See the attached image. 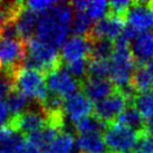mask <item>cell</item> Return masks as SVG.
Segmentation results:
<instances>
[{
	"label": "cell",
	"instance_id": "1",
	"mask_svg": "<svg viewBox=\"0 0 153 153\" xmlns=\"http://www.w3.org/2000/svg\"><path fill=\"white\" fill-rule=\"evenodd\" d=\"M72 19L73 11L69 4L58 2L48 11L39 15L36 38L58 47L65 43L66 36L71 30Z\"/></svg>",
	"mask_w": 153,
	"mask_h": 153
},
{
	"label": "cell",
	"instance_id": "2",
	"mask_svg": "<svg viewBox=\"0 0 153 153\" xmlns=\"http://www.w3.org/2000/svg\"><path fill=\"white\" fill-rule=\"evenodd\" d=\"M27 43V56L22 63V67L37 69L46 76L53 71L63 66V60L57 47L44 43L38 38H30Z\"/></svg>",
	"mask_w": 153,
	"mask_h": 153
},
{
	"label": "cell",
	"instance_id": "3",
	"mask_svg": "<svg viewBox=\"0 0 153 153\" xmlns=\"http://www.w3.org/2000/svg\"><path fill=\"white\" fill-rule=\"evenodd\" d=\"M110 79L116 87L130 84L132 74L137 66L130 44L115 39L114 53L110 59Z\"/></svg>",
	"mask_w": 153,
	"mask_h": 153
},
{
	"label": "cell",
	"instance_id": "4",
	"mask_svg": "<svg viewBox=\"0 0 153 153\" xmlns=\"http://www.w3.org/2000/svg\"><path fill=\"white\" fill-rule=\"evenodd\" d=\"M13 87L40 105L48 95L46 76L37 69L19 68L13 75Z\"/></svg>",
	"mask_w": 153,
	"mask_h": 153
},
{
	"label": "cell",
	"instance_id": "5",
	"mask_svg": "<svg viewBox=\"0 0 153 153\" xmlns=\"http://www.w3.org/2000/svg\"><path fill=\"white\" fill-rule=\"evenodd\" d=\"M140 134L122 124L114 122L107 124L103 139L110 153H120L131 151L135 146Z\"/></svg>",
	"mask_w": 153,
	"mask_h": 153
},
{
	"label": "cell",
	"instance_id": "6",
	"mask_svg": "<svg viewBox=\"0 0 153 153\" xmlns=\"http://www.w3.org/2000/svg\"><path fill=\"white\" fill-rule=\"evenodd\" d=\"M27 56V43L17 39L0 38V64L4 66V74L11 79Z\"/></svg>",
	"mask_w": 153,
	"mask_h": 153
},
{
	"label": "cell",
	"instance_id": "7",
	"mask_svg": "<svg viewBox=\"0 0 153 153\" xmlns=\"http://www.w3.org/2000/svg\"><path fill=\"white\" fill-rule=\"evenodd\" d=\"M6 125L15 133L28 136L33 133L39 132L47 126V120L43 111L38 107L37 110H25L16 115L9 116Z\"/></svg>",
	"mask_w": 153,
	"mask_h": 153
},
{
	"label": "cell",
	"instance_id": "8",
	"mask_svg": "<svg viewBox=\"0 0 153 153\" xmlns=\"http://www.w3.org/2000/svg\"><path fill=\"white\" fill-rule=\"evenodd\" d=\"M128 100L123 94L116 88L108 97L96 102L93 107V115L104 124H111L116 122L120 114L128 106Z\"/></svg>",
	"mask_w": 153,
	"mask_h": 153
},
{
	"label": "cell",
	"instance_id": "9",
	"mask_svg": "<svg viewBox=\"0 0 153 153\" xmlns=\"http://www.w3.org/2000/svg\"><path fill=\"white\" fill-rule=\"evenodd\" d=\"M46 83L48 91L66 98L81 89V82L77 81L65 67H59L46 75Z\"/></svg>",
	"mask_w": 153,
	"mask_h": 153
},
{
	"label": "cell",
	"instance_id": "10",
	"mask_svg": "<svg viewBox=\"0 0 153 153\" xmlns=\"http://www.w3.org/2000/svg\"><path fill=\"white\" fill-rule=\"evenodd\" d=\"M125 20L137 31L153 28V4L151 1H132Z\"/></svg>",
	"mask_w": 153,
	"mask_h": 153
},
{
	"label": "cell",
	"instance_id": "11",
	"mask_svg": "<svg viewBox=\"0 0 153 153\" xmlns=\"http://www.w3.org/2000/svg\"><path fill=\"white\" fill-rule=\"evenodd\" d=\"M92 51V42L87 36H77L65 40L60 51V58L63 62L69 63L77 59H88Z\"/></svg>",
	"mask_w": 153,
	"mask_h": 153
},
{
	"label": "cell",
	"instance_id": "12",
	"mask_svg": "<svg viewBox=\"0 0 153 153\" xmlns=\"http://www.w3.org/2000/svg\"><path fill=\"white\" fill-rule=\"evenodd\" d=\"M125 20L119 17H115L112 15H107L101 20H98L92 26V29L85 36L89 37L91 39H108L114 42L115 39L122 33L125 24Z\"/></svg>",
	"mask_w": 153,
	"mask_h": 153
},
{
	"label": "cell",
	"instance_id": "13",
	"mask_svg": "<svg viewBox=\"0 0 153 153\" xmlns=\"http://www.w3.org/2000/svg\"><path fill=\"white\" fill-rule=\"evenodd\" d=\"M93 102L82 91H78L64 100L65 115H68L74 123L93 114Z\"/></svg>",
	"mask_w": 153,
	"mask_h": 153
},
{
	"label": "cell",
	"instance_id": "14",
	"mask_svg": "<svg viewBox=\"0 0 153 153\" xmlns=\"http://www.w3.org/2000/svg\"><path fill=\"white\" fill-rule=\"evenodd\" d=\"M81 89L92 102H100L108 97L116 89V86L108 78H89L81 82Z\"/></svg>",
	"mask_w": 153,
	"mask_h": 153
},
{
	"label": "cell",
	"instance_id": "15",
	"mask_svg": "<svg viewBox=\"0 0 153 153\" xmlns=\"http://www.w3.org/2000/svg\"><path fill=\"white\" fill-rule=\"evenodd\" d=\"M130 47L136 64H148L153 59V33L150 30L139 33Z\"/></svg>",
	"mask_w": 153,
	"mask_h": 153
},
{
	"label": "cell",
	"instance_id": "16",
	"mask_svg": "<svg viewBox=\"0 0 153 153\" xmlns=\"http://www.w3.org/2000/svg\"><path fill=\"white\" fill-rule=\"evenodd\" d=\"M38 17V13L31 11L26 7H24L22 11L18 16L17 20H16V26H17V29L20 35V38L24 42H27L30 38H33L35 31L37 29Z\"/></svg>",
	"mask_w": 153,
	"mask_h": 153
},
{
	"label": "cell",
	"instance_id": "17",
	"mask_svg": "<svg viewBox=\"0 0 153 153\" xmlns=\"http://www.w3.org/2000/svg\"><path fill=\"white\" fill-rule=\"evenodd\" d=\"M116 122L126 128L135 131L139 134L145 132V121L133 104H128V106L120 114Z\"/></svg>",
	"mask_w": 153,
	"mask_h": 153
},
{
	"label": "cell",
	"instance_id": "18",
	"mask_svg": "<svg viewBox=\"0 0 153 153\" xmlns=\"http://www.w3.org/2000/svg\"><path fill=\"white\" fill-rule=\"evenodd\" d=\"M76 144L82 153H110L101 133L78 135Z\"/></svg>",
	"mask_w": 153,
	"mask_h": 153
},
{
	"label": "cell",
	"instance_id": "19",
	"mask_svg": "<svg viewBox=\"0 0 153 153\" xmlns=\"http://www.w3.org/2000/svg\"><path fill=\"white\" fill-rule=\"evenodd\" d=\"M131 85L137 94L153 91V82L145 65H137L131 77Z\"/></svg>",
	"mask_w": 153,
	"mask_h": 153
},
{
	"label": "cell",
	"instance_id": "20",
	"mask_svg": "<svg viewBox=\"0 0 153 153\" xmlns=\"http://www.w3.org/2000/svg\"><path fill=\"white\" fill-rule=\"evenodd\" d=\"M75 148V141L71 133L60 132L49 144L47 145L44 153H73Z\"/></svg>",
	"mask_w": 153,
	"mask_h": 153
},
{
	"label": "cell",
	"instance_id": "21",
	"mask_svg": "<svg viewBox=\"0 0 153 153\" xmlns=\"http://www.w3.org/2000/svg\"><path fill=\"white\" fill-rule=\"evenodd\" d=\"M91 42H92V51H91L89 58L107 60L111 59V57L114 53V42L102 38L91 39Z\"/></svg>",
	"mask_w": 153,
	"mask_h": 153
},
{
	"label": "cell",
	"instance_id": "22",
	"mask_svg": "<svg viewBox=\"0 0 153 153\" xmlns=\"http://www.w3.org/2000/svg\"><path fill=\"white\" fill-rule=\"evenodd\" d=\"M106 128V124L101 122L96 119L93 114L86 116L84 119L79 120L75 123V130L78 133V135H85V134H92V133H101Z\"/></svg>",
	"mask_w": 153,
	"mask_h": 153
},
{
	"label": "cell",
	"instance_id": "23",
	"mask_svg": "<svg viewBox=\"0 0 153 153\" xmlns=\"http://www.w3.org/2000/svg\"><path fill=\"white\" fill-rule=\"evenodd\" d=\"M6 98H7L6 104L8 106L9 113H11V115H16L24 112L28 104V97L15 87L10 91V93Z\"/></svg>",
	"mask_w": 153,
	"mask_h": 153
},
{
	"label": "cell",
	"instance_id": "24",
	"mask_svg": "<svg viewBox=\"0 0 153 153\" xmlns=\"http://www.w3.org/2000/svg\"><path fill=\"white\" fill-rule=\"evenodd\" d=\"M110 60L88 58L87 76L89 78H106L110 76Z\"/></svg>",
	"mask_w": 153,
	"mask_h": 153
},
{
	"label": "cell",
	"instance_id": "25",
	"mask_svg": "<svg viewBox=\"0 0 153 153\" xmlns=\"http://www.w3.org/2000/svg\"><path fill=\"white\" fill-rule=\"evenodd\" d=\"M133 105L137 108L143 119L153 117V91L137 94L134 98Z\"/></svg>",
	"mask_w": 153,
	"mask_h": 153
},
{
	"label": "cell",
	"instance_id": "26",
	"mask_svg": "<svg viewBox=\"0 0 153 153\" xmlns=\"http://www.w3.org/2000/svg\"><path fill=\"white\" fill-rule=\"evenodd\" d=\"M92 19L85 11H75L72 19L71 29L77 36H85L92 29Z\"/></svg>",
	"mask_w": 153,
	"mask_h": 153
},
{
	"label": "cell",
	"instance_id": "27",
	"mask_svg": "<svg viewBox=\"0 0 153 153\" xmlns=\"http://www.w3.org/2000/svg\"><path fill=\"white\" fill-rule=\"evenodd\" d=\"M87 60L88 59H77L65 64V69L77 81H84L87 76Z\"/></svg>",
	"mask_w": 153,
	"mask_h": 153
},
{
	"label": "cell",
	"instance_id": "28",
	"mask_svg": "<svg viewBox=\"0 0 153 153\" xmlns=\"http://www.w3.org/2000/svg\"><path fill=\"white\" fill-rule=\"evenodd\" d=\"M108 11V2L106 1H89L85 13L92 20H101L102 18L107 16Z\"/></svg>",
	"mask_w": 153,
	"mask_h": 153
},
{
	"label": "cell",
	"instance_id": "29",
	"mask_svg": "<svg viewBox=\"0 0 153 153\" xmlns=\"http://www.w3.org/2000/svg\"><path fill=\"white\" fill-rule=\"evenodd\" d=\"M131 4L132 1H128V0H114V1H111V2H108V11H110V15L125 20Z\"/></svg>",
	"mask_w": 153,
	"mask_h": 153
},
{
	"label": "cell",
	"instance_id": "30",
	"mask_svg": "<svg viewBox=\"0 0 153 153\" xmlns=\"http://www.w3.org/2000/svg\"><path fill=\"white\" fill-rule=\"evenodd\" d=\"M57 4H58V1H51V0H31V1L25 2V7L31 11L40 15V13L48 11L53 7H55Z\"/></svg>",
	"mask_w": 153,
	"mask_h": 153
},
{
	"label": "cell",
	"instance_id": "31",
	"mask_svg": "<svg viewBox=\"0 0 153 153\" xmlns=\"http://www.w3.org/2000/svg\"><path fill=\"white\" fill-rule=\"evenodd\" d=\"M134 153H153V136L146 132L140 134L134 146Z\"/></svg>",
	"mask_w": 153,
	"mask_h": 153
},
{
	"label": "cell",
	"instance_id": "32",
	"mask_svg": "<svg viewBox=\"0 0 153 153\" xmlns=\"http://www.w3.org/2000/svg\"><path fill=\"white\" fill-rule=\"evenodd\" d=\"M13 88V79L7 74L4 73V75L0 76V101H4V98L8 96V94L10 93V91Z\"/></svg>",
	"mask_w": 153,
	"mask_h": 153
},
{
	"label": "cell",
	"instance_id": "33",
	"mask_svg": "<svg viewBox=\"0 0 153 153\" xmlns=\"http://www.w3.org/2000/svg\"><path fill=\"white\" fill-rule=\"evenodd\" d=\"M9 119V110L6 104V101H0V122H7Z\"/></svg>",
	"mask_w": 153,
	"mask_h": 153
},
{
	"label": "cell",
	"instance_id": "34",
	"mask_svg": "<svg viewBox=\"0 0 153 153\" xmlns=\"http://www.w3.org/2000/svg\"><path fill=\"white\" fill-rule=\"evenodd\" d=\"M22 153H44V151L42 149L37 148V146H35V145L30 144V143H28V142L26 141L25 148H24Z\"/></svg>",
	"mask_w": 153,
	"mask_h": 153
},
{
	"label": "cell",
	"instance_id": "35",
	"mask_svg": "<svg viewBox=\"0 0 153 153\" xmlns=\"http://www.w3.org/2000/svg\"><path fill=\"white\" fill-rule=\"evenodd\" d=\"M145 132L153 136V117L145 121Z\"/></svg>",
	"mask_w": 153,
	"mask_h": 153
},
{
	"label": "cell",
	"instance_id": "36",
	"mask_svg": "<svg viewBox=\"0 0 153 153\" xmlns=\"http://www.w3.org/2000/svg\"><path fill=\"white\" fill-rule=\"evenodd\" d=\"M145 66H146V68H148V72H149L150 76H151L152 82H153V59L150 60L148 64H145Z\"/></svg>",
	"mask_w": 153,
	"mask_h": 153
},
{
	"label": "cell",
	"instance_id": "37",
	"mask_svg": "<svg viewBox=\"0 0 153 153\" xmlns=\"http://www.w3.org/2000/svg\"><path fill=\"white\" fill-rule=\"evenodd\" d=\"M120 153H134V152H132V151H126V152H120Z\"/></svg>",
	"mask_w": 153,
	"mask_h": 153
},
{
	"label": "cell",
	"instance_id": "38",
	"mask_svg": "<svg viewBox=\"0 0 153 153\" xmlns=\"http://www.w3.org/2000/svg\"><path fill=\"white\" fill-rule=\"evenodd\" d=\"M0 67H1V64H0Z\"/></svg>",
	"mask_w": 153,
	"mask_h": 153
}]
</instances>
